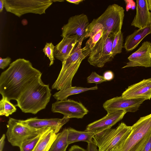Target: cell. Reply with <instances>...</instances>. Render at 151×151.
<instances>
[{
  "label": "cell",
  "mask_w": 151,
  "mask_h": 151,
  "mask_svg": "<svg viewBox=\"0 0 151 151\" xmlns=\"http://www.w3.org/2000/svg\"><path fill=\"white\" fill-rule=\"evenodd\" d=\"M42 73L29 60L19 58L10 64L0 76V93L16 101L29 88L41 79Z\"/></svg>",
  "instance_id": "6da1fadb"
},
{
  "label": "cell",
  "mask_w": 151,
  "mask_h": 151,
  "mask_svg": "<svg viewBox=\"0 0 151 151\" xmlns=\"http://www.w3.org/2000/svg\"><path fill=\"white\" fill-rule=\"evenodd\" d=\"M49 84L46 85L41 79L27 89L17 101L22 111L35 114L46 108L51 96Z\"/></svg>",
  "instance_id": "7a4b0ae2"
},
{
  "label": "cell",
  "mask_w": 151,
  "mask_h": 151,
  "mask_svg": "<svg viewBox=\"0 0 151 151\" xmlns=\"http://www.w3.org/2000/svg\"><path fill=\"white\" fill-rule=\"evenodd\" d=\"M83 41H79L73 52L62 62V67L58 78L52 86L57 90L72 86V81L83 60L89 56L91 51L84 47Z\"/></svg>",
  "instance_id": "3957f363"
},
{
  "label": "cell",
  "mask_w": 151,
  "mask_h": 151,
  "mask_svg": "<svg viewBox=\"0 0 151 151\" xmlns=\"http://www.w3.org/2000/svg\"><path fill=\"white\" fill-rule=\"evenodd\" d=\"M128 136L115 149L116 151H139L151 134V114L141 117L132 126Z\"/></svg>",
  "instance_id": "277c9868"
},
{
  "label": "cell",
  "mask_w": 151,
  "mask_h": 151,
  "mask_svg": "<svg viewBox=\"0 0 151 151\" xmlns=\"http://www.w3.org/2000/svg\"><path fill=\"white\" fill-rule=\"evenodd\" d=\"M131 130V126L122 122L115 128L107 129L96 134L93 140L98 147V151H111L127 138Z\"/></svg>",
  "instance_id": "5b68a950"
},
{
  "label": "cell",
  "mask_w": 151,
  "mask_h": 151,
  "mask_svg": "<svg viewBox=\"0 0 151 151\" xmlns=\"http://www.w3.org/2000/svg\"><path fill=\"white\" fill-rule=\"evenodd\" d=\"M7 12L18 17L28 13L42 14L52 4L51 0H4Z\"/></svg>",
  "instance_id": "8992f818"
},
{
  "label": "cell",
  "mask_w": 151,
  "mask_h": 151,
  "mask_svg": "<svg viewBox=\"0 0 151 151\" xmlns=\"http://www.w3.org/2000/svg\"><path fill=\"white\" fill-rule=\"evenodd\" d=\"M6 133L8 142L13 146L20 147L25 141L35 137L49 128L36 129L20 122L18 120L9 118Z\"/></svg>",
  "instance_id": "52a82bcc"
},
{
  "label": "cell",
  "mask_w": 151,
  "mask_h": 151,
  "mask_svg": "<svg viewBox=\"0 0 151 151\" xmlns=\"http://www.w3.org/2000/svg\"><path fill=\"white\" fill-rule=\"evenodd\" d=\"M116 34L111 32L104 34L91 50L88 61L95 67L102 68L105 64L114 58L112 49L113 41Z\"/></svg>",
  "instance_id": "ba28073f"
},
{
  "label": "cell",
  "mask_w": 151,
  "mask_h": 151,
  "mask_svg": "<svg viewBox=\"0 0 151 151\" xmlns=\"http://www.w3.org/2000/svg\"><path fill=\"white\" fill-rule=\"evenodd\" d=\"M124 16V9L116 4L109 5L99 17L94 19L103 27V34L113 33L115 34L121 31Z\"/></svg>",
  "instance_id": "9c48e42d"
},
{
  "label": "cell",
  "mask_w": 151,
  "mask_h": 151,
  "mask_svg": "<svg viewBox=\"0 0 151 151\" xmlns=\"http://www.w3.org/2000/svg\"><path fill=\"white\" fill-rule=\"evenodd\" d=\"M90 23L87 15L84 14L70 17L68 23L62 27L61 36H76L78 42L83 41L88 32Z\"/></svg>",
  "instance_id": "30bf717a"
},
{
  "label": "cell",
  "mask_w": 151,
  "mask_h": 151,
  "mask_svg": "<svg viewBox=\"0 0 151 151\" xmlns=\"http://www.w3.org/2000/svg\"><path fill=\"white\" fill-rule=\"evenodd\" d=\"M53 112L59 113L68 118H82L88 112V110L82 103L71 99L57 101L52 104Z\"/></svg>",
  "instance_id": "8fae6325"
},
{
  "label": "cell",
  "mask_w": 151,
  "mask_h": 151,
  "mask_svg": "<svg viewBox=\"0 0 151 151\" xmlns=\"http://www.w3.org/2000/svg\"><path fill=\"white\" fill-rule=\"evenodd\" d=\"M145 100L142 99H126L121 96L107 100L103 104V107L107 113L118 110L133 112L138 109Z\"/></svg>",
  "instance_id": "7c38bea8"
},
{
  "label": "cell",
  "mask_w": 151,
  "mask_h": 151,
  "mask_svg": "<svg viewBox=\"0 0 151 151\" xmlns=\"http://www.w3.org/2000/svg\"><path fill=\"white\" fill-rule=\"evenodd\" d=\"M127 112L118 110L110 112L102 118L88 124L85 131L94 133L96 134L111 128L122 120Z\"/></svg>",
  "instance_id": "4fadbf2b"
},
{
  "label": "cell",
  "mask_w": 151,
  "mask_h": 151,
  "mask_svg": "<svg viewBox=\"0 0 151 151\" xmlns=\"http://www.w3.org/2000/svg\"><path fill=\"white\" fill-rule=\"evenodd\" d=\"M129 61L122 68L136 66L151 67V42L146 41L128 58Z\"/></svg>",
  "instance_id": "5bb4252c"
},
{
  "label": "cell",
  "mask_w": 151,
  "mask_h": 151,
  "mask_svg": "<svg viewBox=\"0 0 151 151\" xmlns=\"http://www.w3.org/2000/svg\"><path fill=\"white\" fill-rule=\"evenodd\" d=\"M70 118L63 116L62 119H40L37 117L30 118L25 120H18L21 123L36 129L51 128L56 133L69 120Z\"/></svg>",
  "instance_id": "9a60e30c"
},
{
  "label": "cell",
  "mask_w": 151,
  "mask_h": 151,
  "mask_svg": "<svg viewBox=\"0 0 151 151\" xmlns=\"http://www.w3.org/2000/svg\"><path fill=\"white\" fill-rule=\"evenodd\" d=\"M122 96L126 99H151V78L143 79L129 86L122 93Z\"/></svg>",
  "instance_id": "2e32d148"
},
{
  "label": "cell",
  "mask_w": 151,
  "mask_h": 151,
  "mask_svg": "<svg viewBox=\"0 0 151 151\" xmlns=\"http://www.w3.org/2000/svg\"><path fill=\"white\" fill-rule=\"evenodd\" d=\"M136 11L131 26L141 29L151 25V12L149 9L147 0H137Z\"/></svg>",
  "instance_id": "e0dca14e"
},
{
  "label": "cell",
  "mask_w": 151,
  "mask_h": 151,
  "mask_svg": "<svg viewBox=\"0 0 151 151\" xmlns=\"http://www.w3.org/2000/svg\"><path fill=\"white\" fill-rule=\"evenodd\" d=\"M78 42L76 36H65L55 46L54 57L62 62L73 52Z\"/></svg>",
  "instance_id": "ac0fdd59"
},
{
  "label": "cell",
  "mask_w": 151,
  "mask_h": 151,
  "mask_svg": "<svg viewBox=\"0 0 151 151\" xmlns=\"http://www.w3.org/2000/svg\"><path fill=\"white\" fill-rule=\"evenodd\" d=\"M151 33V25L135 30L126 37L124 47L127 52L133 50L145 37Z\"/></svg>",
  "instance_id": "d6986e66"
},
{
  "label": "cell",
  "mask_w": 151,
  "mask_h": 151,
  "mask_svg": "<svg viewBox=\"0 0 151 151\" xmlns=\"http://www.w3.org/2000/svg\"><path fill=\"white\" fill-rule=\"evenodd\" d=\"M58 134L49 128L45 132L32 151H49Z\"/></svg>",
  "instance_id": "ffe728a7"
},
{
  "label": "cell",
  "mask_w": 151,
  "mask_h": 151,
  "mask_svg": "<svg viewBox=\"0 0 151 151\" xmlns=\"http://www.w3.org/2000/svg\"><path fill=\"white\" fill-rule=\"evenodd\" d=\"M67 129L68 132V142L69 145L80 141L86 142L88 143H93L92 139L96 134L95 133L85 131H79L71 127Z\"/></svg>",
  "instance_id": "44dd1931"
},
{
  "label": "cell",
  "mask_w": 151,
  "mask_h": 151,
  "mask_svg": "<svg viewBox=\"0 0 151 151\" xmlns=\"http://www.w3.org/2000/svg\"><path fill=\"white\" fill-rule=\"evenodd\" d=\"M97 86L90 88L71 86L61 89L55 93L53 96L57 101L66 99L69 96L80 93L86 91L97 90Z\"/></svg>",
  "instance_id": "7402d4cb"
},
{
  "label": "cell",
  "mask_w": 151,
  "mask_h": 151,
  "mask_svg": "<svg viewBox=\"0 0 151 151\" xmlns=\"http://www.w3.org/2000/svg\"><path fill=\"white\" fill-rule=\"evenodd\" d=\"M68 130L65 129L52 143L49 151H66L69 145L68 142Z\"/></svg>",
  "instance_id": "603a6c76"
},
{
  "label": "cell",
  "mask_w": 151,
  "mask_h": 151,
  "mask_svg": "<svg viewBox=\"0 0 151 151\" xmlns=\"http://www.w3.org/2000/svg\"><path fill=\"white\" fill-rule=\"evenodd\" d=\"M16 106L12 104L6 98L2 97L0 101V115L6 117L16 112Z\"/></svg>",
  "instance_id": "cb8c5ba5"
},
{
  "label": "cell",
  "mask_w": 151,
  "mask_h": 151,
  "mask_svg": "<svg viewBox=\"0 0 151 151\" xmlns=\"http://www.w3.org/2000/svg\"><path fill=\"white\" fill-rule=\"evenodd\" d=\"M123 41V33L121 31L115 35L113 41L112 54L113 58L116 55L122 52Z\"/></svg>",
  "instance_id": "d4e9b609"
},
{
  "label": "cell",
  "mask_w": 151,
  "mask_h": 151,
  "mask_svg": "<svg viewBox=\"0 0 151 151\" xmlns=\"http://www.w3.org/2000/svg\"><path fill=\"white\" fill-rule=\"evenodd\" d=\"M48 129L35 137L24 142L19 147L20 151H32L45 132Z\"/></svg>",
  "instance_id": "484cf974"
},
{
  "label": "cell",
  "mask_w": 151,
  "mask_h": 151,
  "mask_svg": "<svg viewBox=\"0 0 151 151\" xmlns=\"http://www.w3.org/2000/svg\"><path fill=\"white\" fill-rule=\"evenodd\" d=\"M55 46L52 42L46 43L43 51L45 55L49 58L50 60L49 66L52 65L55 60L54 52Z\"/></svg>",
  "instance_id": "4316f807"
},
{
  "label": "cell",
  "mask_w": 151,
  "mask_h": 151,
  "mask_svg": "<svg viewBox=\"0 0 151 151\" xmlns=\"http://www.w3.org/2000/svg\"><path fill=\"white\" fill-rule=\"evenodd\" d=\"M87 81L88 83H95L96 84L106 81L103 76L99 75L95 72H92L87 78Z\"/></svg>",
  "instance_id": "83f0119b"
},
{
  "label": "cell",
  "mask_w": 151,
  "mask_h": 151,
  "mask_svg": "<svg viewBox=\"0 0 151 151\" xmlns=\"http://www.w3.org/2000/svg\"><path fill=\"white\" fill-rule=\"evenodd\" d=\"M11 61V59L9 57L5 58L0 59V68L3 69L7 66L9 64Z\"/></svg>",
  "instance_id": "f1b7e54d"
},
{
  "label": "cell",
  "mask_w": 151,
  "mask_h": 151,
  "mask_svg": "<svg viewBox=\"0 0 151 151\" xmlns=\"http://www.w3.org/2000/svg\"><path fill=\"white\" fill-rule=\"evenodd\" d=\"M139 151H151V134L144 146Z\"/></svg>",
  "instance_id": "f546056e"
},
{
  "label": "cell",
  "mask_w": 151,
  "mask_h": 151,
  "mask_svg": "<svg viewBox=\"0 0 151 151\" xmlns=\"http://www.w3.org/2000/svg\"><path fill=\"white\" fill-rule=\"evenodd\" d=\"M103 76L106 81H109L113 79L114 75L112 71L111 70H108L104 73Z\"/></svg>",
  "instance_id": "4dcf8cb0"
},
{
  "label": "cell",
  "mask_w": 151,
  "mask_h": 151,
  "mask_svg": "<svg viewBox=\"0 0 151 151\" xmlns=\"http://www.w3.org/2000/svg\"><path fill=\"white\" fill-rule=\"evenodd\" d=\"M87 151H98L97 146L94 143H88Z\"/></svg>",
  "instance_id": "1f68e13d"
},
{
  "label": "cell",
  "mask_w": 151,
  "mask_h": 151,
  "mask_svg": "<svg viewBox=\"0 0 151 151\" xmlns=\"http://www.w3.org/2000/svg\"><path fill=\"white\" fill-rule=\"evenodd\" d=\"M69 151H87L78 145H74L72 146L69 149Z\"/></svg>",
  "instance_id": "d6a6232c"
},
{
  "label": "cell",
  "mask_w": 151,
  "mask_h": 151,
  "mask_svg": "<svg viewBox=\"0 0 151 151\" xmlns=\"http://www.w3.org/2000/svg\"><path fill=\"white\" fill-rule=\"evenodd\" d=\"M5 134H4L0 140V151H3L5 143Z\"/></svg>",
  "instance_id": "836d02e7"
},
{
  "label": "cell",
  "mask_w": 151,
  "mask_h": 151,
  "mask_svg": "<svg viewBox=\"0 0 151 151\" xmlns=\"http://www.w3.org/2000/svg\"><path fill=\"white\" fill-rule=\"evenodd\" d=\"M68 2L73 3L76 5L79 4L81 2L83 1V0H66Z\"/></svg>",
  "instance_id": "e575fe53"
},
{
  "label": "cell",
  "mask_w": 151,
  "mask_h": 151,
  "mask_svg": "<svg viewBox=\"0 0 151 151\" xmlns=\"http://www.w3.org/2000/svg\"><path fill=\"white\" fill-rule=\"evenodd\" d=\"M4 7V0H0V12H2Z\"/></svg>",
  "instance_id": "d590c367"
},
{
  "label": "cell",
  "mask_w": 151,
  "mask_h": 151,
  "mask_svg": "<svg viewBox=\"0 0 151 151\" xmlns=\"http://www.w3.org/2000/svg\"><path fill=\"white\" fill-rule=\"evenodd\" d=\"M149 10L151 12V0H147Z\"/></svg>",
  "instance_id": "8d00e7d4"
},
{
  "label": "cell",
  "mask_w": 151,
  "mask_h": 151,
  "mask_svg": "<svg viewBox=\"0 0 151 151\" xmlns=\"http://www.w3.org/2000/svg\"><path fill=\"white\" fill-rule=\"evenodd\" d=\"M51 1L53 2H54V1H60V2H62V1H64V0H58V1H54V0H51Z\"/></svg>",
  "instance_id": "74e56055"
},
{
  "label": "cell",
  "mask_w": 151,
  "mask_h": 151,
  "mask_svg": "<svg viewBox=\"0 0 151 151\" xmlns=\"http://www.w3.org/2000/svg\"><path fill=\"white\" fill-rule=\"evenodd\" d=\"M111 151H116L115 149H114Z\"/></svg>",
  "instance_id": "f35d334b"
}]
</instances>
